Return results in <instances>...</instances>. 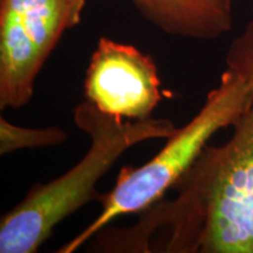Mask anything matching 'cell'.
<instances>
[{
	"mask_svg": "<svg viewBox=\"0 0 253 253\" xmlns=\"http://www.w3.org/2000/svg\"><path fill=\"white\" fill-rule=\"evenodd\" d=\"M225 65L248 84L245 106L221 144L209 143L172 190L135 225L116 230L125 252L253 253V19L232 40Z\"/></svg>",
	"mask_w": 253,
	"mask_h": 253,
	"instance_id": "1",
	"label": "cell"
},
{
	"mask_svg": "<svg viewBox=\"0 0 253 253\" xmlns=\"http://www.w3.org/2000/svg\"><path fill=\"white\" fill-rule=\"evenodd\" d=\"M74 122L89 137V149L67 172L34 184L1 217L0 253H36L58 224L89 202L99 201L96 184L126 150L144 141L167 140L177 129L168 119L123 121L87 100L74 109Z\"/></svg>",
	"mask_w": 253,
	"mask_h": 253,
	"instance_id": "2",
	"label": "cell"
},
{
	"mask_svg": "<svg viewBox=\"0 0 253 253\" xmlns=\"http://www.w3.org/2000/svg\"><path fill=\"white\" fill-rule=\"evenodd\" d=\"M246 96L245 78L226 66L218 84L209 91L194 118L177 128L162 149L143 166L122 168L114 188L100 195L102 210L99 216L58 252H75L116 218L141 213L162 201L194 166L211 138L232 126L244 108Z\"/></svg>",
	"mask_w": 253,
	"mask_h": 253,
	"instance_id": "3",
	"label": "cell"
},
{
	"mask_svg": "<svg viewBox=\"0 0 253 253\" xmlns=\"http://www.w3.org/2000/svg\"><path fill=\"white\" fill-rule=\"evenodd\" d=\"M86 0H0V109H20L66 32L82 20Z\"/></svg>",
	"mask_w": 253,
	"mask_h": 253,
	"instance_id": "4",
	"label": "cell"
},
{
	"mask_svg": "<svg viewBox=\"0 0 253 253\" xmlns=\"http://www.w3.org/2000/svg\"><path fill=\"white\" fill-rule=\"evenodd\" d=\"M84 96L113 118H153L163 99L156 63L137 47L101 37L88 63Z\"/></svg>",
	"mask_w": 253,
	"mask_h": 253,
	"instance_id": "5",
	"label": "cell"
},
{
	"mask_svg": "<svg viewBox=\"0 0 253 253\" xmlns=\"http://www.w3.org/2000/svg\"><path fill=\"white\" fill-rule=\"evenodd\" d=\"M186 39L213 40L233 26L232 0H173Z\"/></svg>",
	"mask_w": 253,
	"mask_h": 253,
	"instance_id": "6",
	"label": "cell"
},
{
	"mask_svg": "<svg viewBox=\"0 0 253 253\" xmlns=\"http://www.w3.org/2000/svg\"><path fill=\"white\" fill-rule=\"evenodd\" d=\"M68 140V134L60 126L26 128L0 118V155H9L21 149L59 147Z\"/></svg>",
	"mask_w": 253,
	"mask_h": 253,
	"instance_id": "7",
	"label": "cell"
},
{
	"mask_svg": "<svg viewBox=\"0 0 253 253\" xmlns=\"http://www.w3.org/2000/svg\"><path fill=\"white\" fill-rule=\"evenodd\" d=\"M150 24L172 37L185 38V28L173 0H131Z\"/></svg>",
	"mask_w": 253,
	"mask_h": 253,
	"instance_id": "8",
	"label": "cell"
}]
</instances>
